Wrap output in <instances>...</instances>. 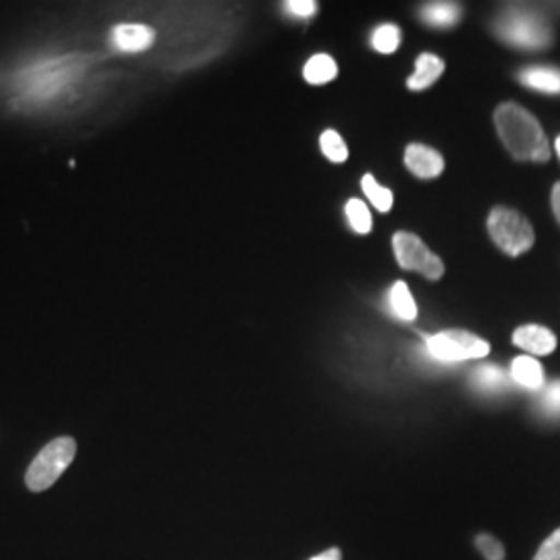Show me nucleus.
Wrapping results in <instances>:
<instances>
[{
    "label": "nucleus",
    "instance_id": "obj_1",
    "mask_svg": "<svg viewBox=\"0 0 560 560\" xmlns=\"http://www.w3.org/2000/svg\"><path fill=\"white\" fill-rule=\"evenodd\" d=\"M494 125L504 148L517 161L546 162L550 143L538 119L520 104L506 102L494 113Z\"/></svg>",
    "mask_w": 560,
    "mask_h": 560
},
{
    "label": "nucleus",
    "instance_id": "obj_2",
    "mask_svg": "<svg viewBox=\"0 0 560 560\" xmlns=\"http://www.w3.org/2000/svg\"><path fill=\"white\" fill-rule=\"evenodd\" d=\"M78 442L71 436H60L48 442L38 457L32 460L25 474V483L32 492H44L50 486H55L60 476L67 471V467L75 459Z\"/></svg>",
    "mask_w": 560,
    "mask_h": 560
},
{
    "label": "nucleus",
    "instance_id": "obj_3",
    "mask_svg": "<svg viewBox=\"0 0 560 560\" xmlns=\"http://www.w3.org/2000/svg\"><path fill=\"white\" fill-rule=\"evenodd\" d=\"M494 32L502 42L525 50H540L552 40L550 27L544 23L540 15L523 9H511L502 13L494 23Z\"/></svg>",
    "mask_w": 560,
    "mask_h": 560
},
{
    "label": "nucleus",
    "instance_id": "obj_4",
    "mask_svg": "<svg viewBox=\"0 0 560 560\" xmlns=\"http://www.w3.org/2000/svg\"><path fill=\"white\" fill-rule=\"evenodd\" d=\"M488 233L497 247L511 258H520L521 254L529 252L536 243V235L529 221L511 210V208H494L488 217Z\"/></svg>",
    "mask_w": 560,
    "mask_h": 560
},
{
    "label": "nucleus",
    "instance_id": "obj_5",
    "mask_svg": "<svg viewBox=\"0 0 560 560\" xmlns=\"http://www.w3.org/2000/svg\"><path fill=\"white\" fill-rule=\"evenodd\" d=\"M425 349L430 358L442 363H459V361L481 360L490 353L488 340L467 330H442L439 335L425 340Z\"/></svg>",
    "mask_w": 560,
    "mask_h": 560
},
{
    "label": "nucleus",
    "instance_id": "obj_6",
    "mask_svg": "<svg viewBox=\"0 0 560 560\" xmlns=\"http://www.w3.org/2000/svg\"><path fill=\"white\" fill-rule=\"evenodd\" d=\"M393 249H395V258L399 261L400 268L420 272L428 280L442 279L444 264L436 254H432L425 247V243L418 235L400 231L393 237Z\"/></svg>",
    "mask_w": 560,
    "mask_h": 560
},
{
    "label": "nucleus",
    "instance_id": "obj_7",
    "mask_svg": "<svg viewBox=\"0 0 560 560\" xmlns=\"http://www.w3.org/2000/svg\"><path fill=\"white\" fill-rule=\"evenodd\" d=\"M405 164L420 179H436L444 171V159L441 154L434 148H428L423 143L407 145Z\"/></svg>",
    "mask_w": 560,
    "mask_h": 560
},
{
    "label": "nucleus",
    "instance_id": "obj_8",
    "mask_svg": "<svg viewBox=\"0 0 560 560\" xmlns=\"http://www.w3.org/2000/svg\"><path fill=\"white\" fill-rule=\"evenodd\" d=\"M513 342L523 349L525 353H529L532 358H541V355H550L557 349V337L552 330L536 326V324H527L521 326L513 332Z\"/></svg>",
    "mask_w": 560,
    "mask_h": 560
},
{
    "label": "nucleus",
    "instance_id": "obj_9",
    "mask_svg": "<svg viewBox=\"0 0 560 560\" xmlns=\"http://www.w3.org/2000/svg\"><path fill=\"white\" fill-rule=\"evenodd\" d=\"M154 30L141 23H120L113 30V46L120 52H143L154 44Z\"/></svg>",
    "mask_w": 560,
    "mask_h": 560
},
{
    "label": "nucleus",
    "instance_id": "obj_10",
    "mask_svg": "<svg viewBox=\"0 0 560 560\" xmlns=\"http://www.w3.org/2000/svg\"><path fill=\"white\" fill-rule=\"evenodd\" d=\"M511 378L515 384H520L525 390H541L546 386L544 378V368L540 361L532 355H521L511 363Z\"/></svg>",
    "mask_w": 560,
    "mask_h": 560
},
{
    "label": "nucleus",
    "instance_id": "obj_11",
    "mask_svg": "<svg viewBox=\"0 0 560 560\" xmlns=\"http://www.w3.org/2000/svg\"><path fill=\"white\" fill-rule=\"evenodd\" d=\"M442 73H444V62L436 55L425 52L416 60V73L407 80V88L413 92H423L441 80Z\"/></svg>",
    "mask_w": 560,
    "mask_h": 560
},
{
    "label": "nucleus",
    "instance_id": "obj_12",
    "mask_svg": "<svg viewBox=\"0 0 560 560\" xmlns=\"http://www.w3.org/2000/svg\"><path fill=\"white\" fill-rule=\"evenodd\" d=\"M520 81L541 94H560V69L555 67H527L521 71Z\"/></svg>",
    "mask_w": 560,
    "mask_h": 560
},
{
    "label": "nucleus",
    "instance_id": "obj_13",
    "mask_svg": "<svg viewBox=\"0 0 560 560\" xmlns=\"http://www.w3.org/2000/svg\"><path fill=\"white\" fill-rule=\"evenodd\" d=\"M388 310L395 318L402 322H413L418 318V303L413 300L407 282H395L388 293Z\"/></svg>",
    "mask_w": 560,
    "mask_h": 560
},
{
    "label": "nucleus",
    "instance_id": "obj_14",
    "mask_svg": "<svg viewBox=\"0 0 560 560\" xmlns=\"http://www.w3.org/2000/svg\"><path fill=\"white\" fill-rule=\"evenodd\" d=\"M421 21L430 27H453L460 20L459 4L455 2H434L421 9Z\"/></svg>",
    "mask_w": 560,
    "mask_h": 560
},
{
    "label": "nucleus",
    "instance_id": "obj_15",
    "mask_svg": "<svg viewBox=\"0 0 560 560\" xmlns=\"http://www.w3.org/2000/svg\"><path fill=\"white\" fill-rule=\"evenodd\" d=\"M337 73H339V67L328 55H316L303 67V78L307 83H314V85H322V83L335 80Z\"/></svg>",
    "mask_w": 560,
    "mask_h": 560
},
{
    "label": "nucleus",
    "instance_id": "obj_16",
    "mask_svg": "<svg viewBox=\"0 0 560 560\" xmlns=\"http://www.w3.org/2000/svg\"><path fill=\"white\" fill-rule=\"evenodd\" d=\"M474 384L483 393H499L506 386V374L494 363H483L474 372Z\"/></svg>",
    "mask_w": 560,
    "mask_h": 560
},
{
    "label": "nucleus",
    "instance_id": "obj_17",
    "mask_svg": "<svg viewBox=\"0 0 560 560\" xmlns=\"http://www.w3.org/2000/svg\"><path fill=\"white\" fill-rule=\"evenodd\" d=\"M361 189H363V194L368 196V200L376 210L390 212V208H393V191L390 189L382 187L381 183L374 179L372 175H365L361 179Z\"/></svg>",
    "mask_w": 560,
    "mask_h": 560
},
{
    "label": "nucleus",
    "instance_id": "obj_18",
    "mask_svg": "<svg viewBox=\"0 0 560 560\" xmlns=\"http://www.w3.org/2000/svg\"><path fill=\"white\" fill-rule=\"evenodd\" d=\"M400 44V30L393 23H384L374 30L372 46L382 55H393Z\"/></svg>",
    "mask_w": 560,
    "mask_h": 560
},
{
    "label": "nucleus",
    "instance_id": "obj_19",
    "mask_svg": "<svg viewBox=\"0 0 560 560\" xmlns=\"http://www.w3.org/2000/svg\"><path fill=\"white\" fill-rule=\"evenodd\" d=\"M320 148L322 154L330 162L347 161L349 159V150H347V143L342 141L339 133L335 129H326L320 136Z\"/></svg>",
    "mask_w": 560,
    "mask_h": 560
},
{
    "label": "nucleus",
    "instance_id": "obj_20",
    "mask_svg": "<svg viewBox=\"0 0 560 560\" xmlns=\"http://www.w3.org/2000/svg\"><path fill=\"white\" fill-rule=\"evenodd\" d=\"M347 219L349 224L355 233L360 235H368L372 231V214H370V208L361 200H349L347 201Z\"/></svg>",
    "mask_w": 560,
    "mask_h": 560
},
{
    "label": "nucleus",
    "instance_id": "obj_21",
    "mask_svg": "<svg viewBox=\"0 0 560 560\" xmlns=\"http://www.w3.org/2000/svg\"><path fill=\"white\" fill-rule=\"evenodd\" d=\"M538 407L548 420H560V381L550 382L541 388Z\"/></svg>",
    "mask_w": 560,
    "mask_h": 560
},
{
    "label": "nucleus",
    "instance_id": "obj_22",
    "mask_svg": "<svg viewBox=\"0 0 560 560\" xmlns=\"http://www.w3.org/2000/svg\"><path fill=\"white\" fill-rule=\"evenodd\" d=\"M476 546L480 550L481 557L486 560H504V546L502 541L497 540L490 534H480L476 538Z\"/></svg>",
    "mask_w": 560,
    "mask_h": 560
},
{
    "label": "nucleus",
    "instance_id": "obj_23",
    "mask_svg": "<svg viewBox=\"0 0 560 560\" xmlns=\"http://www.w3.org/2000/svg\"><path fill=\"white\" fill-rule=\"evenodd\" d=\"M534 560H560V527L544 540Z\"/></svg>",
    "mask_w": 560,
    "mask_h": 560
},
{
    "label": "nucleus",
    "instance_id": "obj_24",
    "mask_svg": "<svg viewBox=\"0 0 560 560\" xmlns=\"http://www.w3.org/2000/svg\"><path fill=\"white\" fill-rule=\"evenodd\" d=\"M284 11L293 18L305 20V18H312L318 11V4L314 0H289L284 4Z\"/></svg>",
    "mask_w": 560,
    "mask_h": 560
},
{
    "label": "nucleus",
    "instance_id": "obj_25",
    "mask_svg": "<svg viewBox=\"0 0 560 560\" xmlns=\"http://www.w3.org/2000/svg\"><path fill=\"white\" fill-rule=\"evenodd\" d=\"M310 560H342V552H340L339 548H328L326 552H322L318 557Z\"/></svg>",
    "mask_w": 560,
    "mask_h": 560
},
{
    "label": "nucleus",
    "instance_id": "obj_26",
    "mask_svg": "<svg viewBox=\"0 0 560 560\" xmlns=\"http://www.w3.org/2000/svg\"><path fill=\"white\" fill-rule=\"evenodd\" d=\"M552 212H555L557 221L560 222V183H557L552 189Z\"/></svg>",
    "mask_w": 560,
    "mask_h": 560
},
{
    "label": "nucleus",
    "instance_id": "obj_27",
    "mask_svg": "<svg viewBox=\"0 0 560 560\" xmlns=\"http://www.w3.org/2000/svg\"><path fill=\"white\" fill-rule=\"evenodd\" d=\"M557 152H559V159H560V138L557 140Z\"/></svg>",
    "mask_w": 560,
    "mask_h": 560
}]
</instances>
